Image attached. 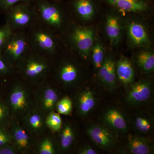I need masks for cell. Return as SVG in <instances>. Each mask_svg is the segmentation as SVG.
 <instances>
[{
  "instance_id": "obj_14",
  "label": "cell",
  "mask_w": 154,
  "mask_h": 154,
  "mask_svg": "<svg viewBox=\"0 0 154 154\" xmlns=\"http://www.w3.org/2000/svg\"><path fill=\"white\" fill-rule=\"evenodd\" d=\"M45 81L35 96V107L45 116L55 111L58 101L60 99V93L56 88Z\"/></svg>"
},
{
  "instance_id": "obj_16",
  "label": "cell",
  "mask_w": 154,
  "mask_h": 154,
  "mask_svg": "<svg viewBox=\"0 0 154 154\" xmlns=\"http://www.w3.org/2000/svg\"><path fill=\"white\" fill-rule=\"evenodd\" d=\"M137 49L131 60L135 71L144 78H152L154 72L153 51L151 47Z\"/></svg>"
},
{
  "instance_id": "obj_8",
  "label": "cell",
  "mask_w": 154,
  "mask_h": 154,
  "mask_svg": "<svg viewBox=\"0 0 154 154\" xmlns=\"http://www.w3.org/2000/svg\"><path fill=\"white\" fill-rule=\"evenodd\" d=\"M30 50L27 30H19L13 31L2 51L6 61L15 70Z\"/></svg>"
},
{
  "instance_id": "obj_36",
  "label": "cell",
  "mask_w": 154,
  "mask_h": 154,
  "mask_svg": "<svg viewBox=\"0 0 154 154\" xmlns=\"http://www.w3.org/2000/svg\"><path fill=\"white\" fill-rule=\"evenodd\" d=\"M77 153L79 154H97L98 152L91 146L85 145L81 146L78 150Z\"/></svg>"
},
{
  "instance_id": "obj_18",
  "label": "cell",
  "mask_w": 154,
  "mask_h": 154,
  "mask_svg": "<svg viewBox=\"0 0 154 154\" xmlns=\"http://www.w3.org/2000/svg\"><path fill=\"white\" fill-rule=\"evenodd\" d=\"M116 62L114 56L111 53L107 52L104 62L96 73L99 84L109 92L114 91L117 85Z\"/></svg>"
},
{
  "instance_id": "obj_15",
  "label": "cell",
  "mask_w": 154,
  "mask_h": 154,
  "mask_svg": "<svg viewBox=\"0 0 154 154\" xmlns=\"http://www.w3.org/2000/svg\"><path fill=\"white\" fill-rule=\"evenodd\" d=\"M8 129L13 145L19 153L26 154L30 152L34 146L33 137L21 124L20 121L13 119Z\"/></svg>"
},
{
  "instance_id": "obj_3",
  "label": "cell",
  "mask_w": 154,
  "mask_h": 154,
  "mask_svg": "<svg viewBox=\"0 0 154 154\" xmlns=\"http://www.w3.org/2000/svg\"><path fill=\"white\" fill-rule=\"evenodd\" d=\"M30 49L54 60L66 47L62 36L41 23L27 30Z\"/></svg>"
},
{
  "instance_id": "obj_33",
  "label": "cell",
  "mask_w": 154,
  "mask_h": 154,
  "mask_svg": "<svg viewBox=\"0 0 154 154\" xmlns=\"http://www.w3.org/2000/svg\"><path fill=\"white\" fill-rule=\"evenodd\" d=\"M10 144H13V142L9 129L0 127V146Z\"/></svg>"
},
{
  "instance_id": "obj_34",
  "label": "cell",
  "mask_w": 154,
  "mask_h": 154,
  "mask_svg": "<svg viewBox=\"0 0 154 154\" xmlns=\"http://www.w3.org/2000/svg\"><path fill=\"white\" fill-rule=\"evenodd\" d=\"M34 0H0V11L4 12L13 6L24 2H33Z\"/></svg>"
},
{
  "instance_id": "obj_22",
  "label": "cell",
  "mask_w": 154,
  "mask_h": 154,
  "mask_svg": "<svg viewBox=\"0 0 154 154\" xmlns=\"http://www.w3.org/2000/svg\"><path fill=\"white\" fill-rule=\"evenodd\" d=\"M97 95L94 90L89 87H83L77 93L75 105L78 114L85 117L95 108L97 103Z\"/></svg>"
},
{
  "instance_id": "obj_23",
  "label": "cell",
  "mask_w": 154,
  "mask_h": 154,
  "mask_svg": "<svg viewBox=\"0 0 154 154\" xmlns=\"http://www.w3.org/2000/svg\"><path fill=\"white\" fill-rule=\"evenodd\" d=\"M116 72L117 82L125 88L135 82V71L131 60L123 54L116 62Z\"/></svg>"
},
{
  "instance_id": "obj_9",
  "label": "cell",
  "mask_w": 154,
  "mask_h": 154,
  "mask_svg": "<svg viewBox=\"0 0 154 154\" xmlns=\"http://www.w3.org/2000/svg\"><path fill=\"white\" fill-rule=\"evenodd\" d=\"M128 45L132 48L151 47L152 40L147 25L142 19L129 18L124 22Z\"/></svg>"
},
{
  "instance_id": "obj_5",
  "label": "cell",
  "mask_w": 154,
  "mask_h": 154,
  "mask_svg": "<svg viewBox=\"0 0 154 154\" xmlns=\"http://www.w3.org/2000/svg\"><path fill=\"white\" fill-rule=\"evenodd\" d=\"M63 38L66 47L81 60L90 59L96 38L93 26H85L75 21Z\"/></svg>"
},
{
  "instance_id": "obj_7",
  "label": "cell",
  "mask_w": 154,
  "mask_h": 154,
  "mask_svg": "<svg viewBox=\"0 0 154 154\" xmlns=\"http://www.w3.org/2000/svg\"><path fill=\"white\" fill-rule=\"evenodd\" d=\"M27 87L24 81L15 83L5 100L10 107L12 117L19 121L36 107L35 101Z\"/></svg>"
},
{
  "instance_id": "obj_13",
  "label": "cell",
  "mask_w": 154,
  "mask_h": 154,
  "mask_svg": "<svg viewBox=\"0 0 154 154\" xmlns=\"http://www.w3.org/2000/svg\"><path fill=\"white\" fill-rule=\"evenodd\" d=\"M86 132L91 140L103 149L111 151L117 146L118 136L103 124L89 125L86 128Z\"/></svg>"
},
{
  "instance_id": "obj_19",
  "label": "cell",
  "mask_w": 154,
  "mask_h": 154,
  "mask_svg": "<svg viewBox=\"0 0 154 154\" xmlns=\"http://www.w3.org/2000/svg\"><path fill=\"white\" fill-rule=\"evenodd\" d=\"M110 9L106 17L104 30L110 44L113 46L118 45L123 36L125 31L124 22L122 16Z\"/></svg>"
},
{
  "instance_id": "obj_35",
  "label": "cell",
  "mask_w": 154,
  "mask_h": 154,
  "mask_svg": "<svg viewBox=\"0 0 154 154\" xmlns=\"http://www.w3.org/2000/svg\"><path fill=\"white\" fill-rule=\"evenodd\" d=\"M18 153L17 148L13 144L0 146V154H16Z\"/></svg>"
},
{
  "instance_id": "obj_32",
  "label": "cell",
  "mask_w": 154,
  "mask_h": 154,
  "mask_svg": "<svg viewBox=\"0 0 154 154\" xmlns=\"http://www.w3.org/2000/svg\"><path fill=\"white\" fill-rule=\"evenodd\" d=\"M13 32L10 25L6 22L0 26V50L2 49Z\"/></svg>"
},
{
  "instance_id": "obj_37",
  "label": "cell",
  "mask_w": 154,
  "mask_h": 154,
  "mask_svg": "<svg viewBox=\"0 0 154 154\" xmlns=\"http://www.w3.org/2000/svg\"><path fill=\"white\" fill-rule=\"evenodd\" d=\"M3 86L1 82V80H0V99L2 98V95L3 92Z\"/></svg>"
},
{
  "instance_id": "obj_20",
  "label": "cell",
  "mask_w": 154,
  "mask_h": 154,
  "mask_svg": "<svg viewBox=\"0 0 154 154\" xmlns=\"http://www.w3.org/2000/svg\"><path fill=\"white\" fill-rule=\"evenodd\" d=\"M121 153L128 154H154L153 141L150 137L140 135L128 134Z\"/></svg>"
},
{
  "instance_id": "obj_25",
  "label": "cell",
  "mask_w": 154,
  "mask_h": 154,
  "mask_svg": "<svg viewBox=\"0 0 154 154\" xmlns=\"http://www.w3.org/2000/svg\"><path fill=\"white\" fill-rule=\"evenodd\" d=\"M58 137L59 149L63 152L69 150L73 146L76 139V131L73 125L69 123H63Z\"/></svg>"
},
{
  "instance_id": "obj_4",
  "label": "cell",
  "mask_w": 154,
  "mask_h": 154,
  "mask_svg": "<svg viewBox=\"0 0 154 154\" xmlns=\"http://www.w3.org/2000/svg\"><path fill=\"white\" fill-rule=\"evenodd\" d=\"M53 61L30 50L15 69L16 73L25 82L41 84L49 78Z\"/></svg>"
},
{
  "instance_id": "obj_1",
  "label": "cell",
  "mask_w": 154,
  "mask_h": 154,
  "mask_svg": "<svg viewBox=\"0 0 154 154\" xmlns=\"http://www.w3.org/2000/svg\"><path fill=\"white\" fill-rule=\"evenodd\" d=\"M49 78L66 89L81 88L86 81V70L81 60L66 46L53 60Z\"/></svg>"
},
{
  "instance_id": "obj_28",
  "label": "cell",
  "mask_w": 154,
  "mask_h": 154,
  "mask_svg": "<svg viewBox=\"0 0 154 154\" xmlns=\"http://www.w3.org/2000/svg\"><path fill=\"white\" fill-rule=\"evenodd\" d=\"M13 118L5 100L0 99V127L8 129Z\"/></svg>"
},
{
  "instance_id": "obj_10",
  "label": "cell",
  "mask_w": 154,
  "mask_h": 154,
  "mask_svg": "<svg viewBox=\"0 0 154 154\" xmlns=\"http://www.w3.org/2000/svg\"><path fill=\"white\" fill-rule=\"evenodd\" d=\"M153 91L152 78H143L137 82H134L127 88L125 103L131 107L142 106L151 99Z\"/></svg>"
},
{
  "instance_id": "obj_2",
  "label": "cell",
  "mask_w": 154,
  "mask_h": 154,
  "mask_svg": "<svg viewBox=\"0 0 154 154\" xmlns=\"http://www.w3.org/2000/svg\"><path fill=\"white\" fill-rule=\"evenodd\" d=\"M38 21L62 36L75 22L64 0H34Z\"/></svg>"
},
{
  "instance_id": "obj_24",
  "label": "cell",
  "mask_w": 154,
  "mask_h": 154,
  "mask_svg": "<svg viewBox=\"0 0 154 154\" xmlns=\"http://www.w3.org/2000/svg\"><path fill=\"white\" fill-rule=\"evenodd\" d=\"M131 124L136 134L150 137L153 131L154 117L146 111H140L131 118Z\"/></svg>"
},
{
  "instance_id": "obj_6",
  "label": "cell",
  "mask_w": 154,
  "mask_h": 154,
  "mask_svg": "<svg viewBox=\"0 0 154 154\" xmlns=\"http://www.w3.org/2000/svg\"><path fill=\"white\" fill-rule=\"evenodd\" d=\"M6 22L13 31L27 30L39 22L33 2L17 4L4 12Z\"/></svg>"
},
{
  "instance_id": "obj_27",
  "label": "cell",
  "mask_w": 154,
  "mask_h": 154,
  "mask_svg": "<svg viewBox=\"0 0 154 154\" xmlns=\"http://www.w3.org/2000/svg\"><path fill=\"white\" fill-rule=\"evenodd\" d=\"M59 149L58 144L51 138L46 137L42 138L37 144L36 152L38 154H55Z\"/></svg>"
},
{
  "instance_id": "obj_11",
  "label": "cell",
  "mask_w": 154,
  "mask_h": 154,
  "mask_svg": "<svg viewBox=\"0 0 154 154\" xmlns=\"http://www.w3.org/2000/svg\"><path fill=\"white\" fill-rule=\"evenodd\" d=\"M103 5L122 16L127 14H143L152 10V0H101Z\"/></svg>"
},
{
  "instance_id": "obj_12",
  "label": "cell",
  "mask_w": 154,
  "mask_h": 154,
  "mask_svg": "<svg viewBox=\"0 0 154 154\" xmlns=\"http://www.w3.org/2000/svg\"><path fill=\"white\" fill-rule=\"evenodd\" d=\"M67 4L76 22H90L103 5L101 0H67Z\"/></svg>"
},
{
  "instance_id": "obj_21",
  "label": "cell",
  "mask_w": 154,
  "mask_h": 154,
  "mask_svg": "<svg viewBox=\"0 0 154 154\" xmlns=\"http://www.w3.org/2000/svg\"><path fill=\"white\" fill-rule=\"evenodd\" d=\"M46 116L36 107L21 119L23 126L33 137L42 135L47 128Z\"/></svg>"
},
{
  "instance_id": "obj_17",
  "label": "cell",
  "mask_w": 154,
  "mask_h": 154,
  "mask_svg": "<svg viewBox=\"0 0 154 154\" xmlns=\"http://www.w3.org/2000/svg\"><path fill=\"white\" fill-rule=\"evenodd\" d=\"M102 123L117 136L127 134L129 130L128 121L120 109L110 107L105 110L102 116Z\"/></svg>"
},
{
  "instance_id": "obj_26",
  "label": "cell",
  "mask_w": 154,
  "mask_h": 154,
  "mask_svg": "<svg viewBox=\"0 0 154 154\" xmlns=\"http://www.w3.org/2000/svg\"><path fill=\"white\" fill-rule=\"evenodd\" d=\"M106 54L107 51L103 42L96 36L94 45L91 49L90 57L96 73L104 62Z\"/></svg>"
},
{
  "instance_id": "obj_30",
  "label": "cell",
  "mask_w": 154,
  "mask_h": 154,
  "mask_svg": "<svg viewBox=\"0 0 154 154\" xmlns=\"http://www.w3.org/2000/svg\"><path fill=\"white\" fill-rule=\"evenodd\" d=\"M73 103L71 99L67 96L60 98L58 101L55 111L59 114L70 115L72 111Z\"/></svg>"
},
{
  "instance_id": "obj_29",
  "label": "cell",
  "mask_w": 154,
  "mask_h": 154,
  "mask_svg": "<svg viewBox=\"0 0 154 154\" xmlns=\"http://www.w3.org/2000/svg\"><path fill=\"white\" fill-rule=\"evenodd\" d=\"M45 123L47 128L53 132H58L63 125L60 114L55 111H52L46 116Z\"/></svg>"
},
{
  "instance_id": "obj_31",
  "label": "cell",
  "mask_w": 154,
  "mask_h": 154,
  "mask_svg": "<svg viewBox=\"0 0 154 154\" xmlns=\"http://www.w3.org/2000/svg\"><path fill=\"white\" fill-rule=\"evenodd\" d=\"M16 73L15 70L6 61L0 50V80Z\"/></svg>"
}]
</instances>
